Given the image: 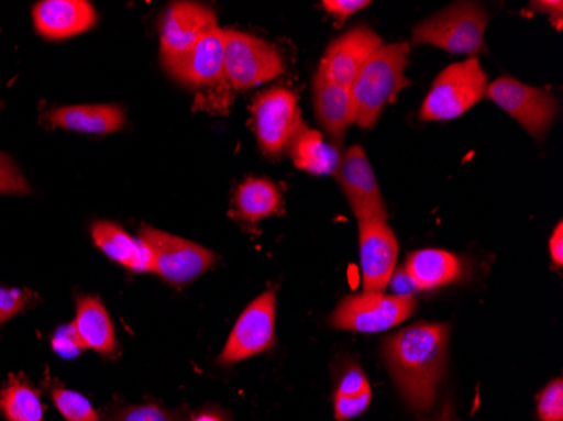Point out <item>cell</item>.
<instances>
[{
	"mask_svg": "<svg viewBox=\"0 0 563 421\" xmlns=\"http://www.w3.org/2000/svg\"><path fill=\"white\" fill-rule=\"evenodd\" d=\"M107 421H183V417L157 405H126L110 411Z\"/></svg>",
	"mask_w": 563,
	"mask_h": 421,
	"instance_id": "cell-27",
	"label": "cell"
},
{
	"mask_svg": "<svg viewBox=\"0 0 563 421\" xmlns=\"http://www.w3.org/2000/svg\"><path fill=\"white\" fill-rule=\"evenodd\" d=\"M534 8L540 11L549 12L550 15H555L556 30H562V2H539Z\"/></svg>",
	"mask_w": 563,
	"mask_h": 421,
	"instance_id": "cell-34",
	"label": "cell"
},
{
	"mask_svg": "<svg viewBox=\"0 0 563 421\" xmlns=\"http://www.w3.org/2000/svg\"><path fill=\"white\" fill-rule=\"evenodd\" d=\"M30 191V184L18 164L0 152V195H27Z\"/></svg>",
	"mask_w": 563,
	"mask_h": 421,
	"instance_id": "cell-29",
	"label": "cell"
},
{
	"mask_svg": "<svg viewBox=\"0 0 563 421\" xmlns=\"http://www.w3.org/2000/svg\"><path fill=\"white\" fill-rule=\"evenodd\" d=\"M486 97L517 119L534 139H542L555 120L556 103L549 91L528 87L509 76L488 85Z\"/></svg>",
	"mask_w": 563,
	"mask_h": 421,
	"instance_id": "cell-10",
	"label": "cell"
},
{
	"mask_svg": "<svg viewBox=\"0 0 563 421\" xmlns=\"http://www.w3.org/2000/svg\"><path fill=\"white\" fill-rule=\"evenodd\" d=\"M449 325L420 322L391 335L383 356L401 398L410 410L429 413L444 378Z\"/></svg>",
	"mask_w": 563,
	"mask_h": 421,
	"instance_id": "cell-1",
	"label": "cell"
},
{
	"mask_svg": "<svg viewBox=\"0 0 563 421\" xmlns=\"http://www.w3.org/2000/svg\"><path fill=\"white\" fill-rule=\"evenodd\" d=\"M463 274V263L454 253L426 248L408 256L405 275L419 290H433L457 280Z\"/></svg>",
	"mask_w": 563,
	"mask_h": 421,
	"instance_id": "cell-19",
	"label": "cell"
},
{
	"mask_svg": "<svg viewBox=\"0 0 563 421\" xmlns=\"http://www.w3.org/2000/svg\"><path fill=\"white\" fill-rule=\"evenodd\" d=\"M372 397V386L362 367L350 364L341 373L334 391V418L336 421H347L360 417L368 410Z\"/></svg>",
	"mask_w": 563,
	"mask_h": 421,
	"instance_id": "cell-23",
	"label": "cell"
},
{
	"mask_svg": "<svg viewBox=\"0 0 563 421\" xmlns=\"http://www.w3.org/2000/svg\"><path fill=\"white\" fill-rule=\"evenodd\" d=\"M416 299L410 293H362L346 297L332 312L331 325L343 331L375 334L407 321L416 312Z\"/></svg>",
	"mask_w": 563,
	"mask_h": 421,
	"instance_id": "cell-7",
	"label": "cell"
},
{
	"mask_svg": "<svg viewBox=\"0 0 563 421\" xmlns=\"http://www.w3.org/2000/svg\"><path fill=\"white\" fill-rule=\"evenodd\" d=\"M408 53L410 46L407 43L382 46L360 69L350 88L353 122L357 126L372 129L383 107L395 101L397 95L410 85L405 76Z\"/></svg>",
	"mask_w": 563,
	"mask_h": 421,
	"instance_id": "cell-2",
	"label": "cell"
},
{
	"mask_svg": "<svg viewBox=\"0 0 563 421\" xmlns=\"http://www.w3.org/2000/svg\"><path fill=\"white\" fill-rule=\"evenodd\" d=\"M316 112L325 132L341 144L347 125L353 122V101L350 88L329 84L316 76L314 81Z\"/></svg>",
	"mask_w": 563,
	"mask_h": 421,
	"instance_id": "cell-21",
	"label": "cell"
},
{
	"mask_svg": "<svg viewBox=\"0 0 563 421\" xmlns=\"http://www.w3.org/2000/svg\"><path fill=\"white\" fill-rule=\"evenodd\" d=\"M0 411L8 421H44L40 392L18 376H11L0 391Z\"/></svg>",
	"mask_w": 563,
	"mask_h": 421,
	"instance_id": "cell-25",
	"label": "cell"
},
{
	"mask_svg": "<svg viewBox=\"0 0 563 421\" xmlns=\"http://www.w3.org/2000/svg\"><path fill=\"white\" fill-rule=\"evenodd\" d=\"M47 119L58 129L80 134H115L125 125V113L119 104H69L53 110Z\"/></svg>",
	"mask_w": 563,
	"mask_h": 421,
	"instance_id": "cell-17",
	"label": "cell"
},
{
	"mask_svg": "<svg viewBox=\"0 0 563 421\" xmlns=\"http://www.w3.org/2000/svg\"><path fill=\"white\" fill-rule=\"evenodd\" d=\"M53 401L66 421H100L93 405L81 392L56 388L53 391Z\"/></svg>",
	"mask_w": 563,
	"mask_h": 421,
	"instance_id": "cell-26",
	"label": "cell"
},
{
	"mask_svg": "<svg viewBox=\"0 0 563 421\" xmlns=\"http://www.w3.org/2000/svg\"><path fill=\"white\" fill-rule=\"evenodd\" d=\"M338 182L343 188L347 201L357 221H387L388 211L375 174L369 166L366 152L360 145L347 148L344 157H341L336 173Z\"/></svg>",
	"mask_w": 563,
	"mask_h": 421,
	"instance_id": "cell-12",
	"label": "cell"
},
{
	"mask_svg": "<svg viewBox=\"0 0 563 421\" xmlns=\"http://www.w3.org/2000/svg\"><path fill=\"white\" fill-rule=\"evenodd\" d=\"M252 112L258 145L268 157H277L303 125L299 98L287 88H272L258 95Z\"/></svg>",
	"mask_w": 563,
	"mask_h": 421,
	"instance_id": "cell-8",
	"label": "cell"
},
{
	"mask_svg": "<svg viewBox=\"0 0 563 421\" xmlns=\"http://www.w3.org/2000/svg\"><path fill=\"white\" fill-rule=\"evenodd\" d=\"M224 78L236 90H249L275 80L284 71V62L272 44L239 33L223 31Z\"/></svg>",
	"mask_w": 563,
	"mask_h": 421,
	"instance_id": "cell-6",
	"label": "cell"
},
{
	"mask_svg": "<svg viewBox=\"0 0 563 421\" xmlns=\"http://www.w3.org/2000/svg\"><path fill=\"white\" fill-rule=\"evenodd\" d=\"M31 293L21 288H9L0 285V325L11 321L25 307L30 306Z\"/></svg>",
	"mask_w": 563,
	"mask_h": 421,
	"instance_id": "cell-30",
	"label": "cell"
},
{
	"mask_svg": "<svg viewBox=\"0 0 563 421\" xmlns=\"http://www.w3.org/2000/svg\"><path fill=\"white\" fill-rule=\"evenodd\" d=\"M235 206L243 220L257 223L280 213V191L271 180L246 179L236 191Z\"/></svg>",
	"mask_w": 563,
	"mask_h": 421,
	"instance_id": "cell-24",
	"label": "cell"
},
{
	"mask_svg": "<svg viewBox=\"0 0 563 421\" xmlns=\"http://www.w3.org/2000/svg\"><path fill=\"white\" fill-rule=\"evenodd\" d=\"M550 258L555 267L562 268L563 265V224H556L550 239Z\"/></svg>",
	"mask_w": 563,
	"mask_h": 421,
	"instance_id": "cell-33",
	"label": "cell"
},
{
	"mask_svg": "<svg viewBox=\"0 0 563 421\" xmlns=\"http://www.w3.org/2000/svg\"><path fill=\"white\" fill-rule=\"evenodd\" d=\"M398 242L387 221L360 223V268L363 293H383L394 277Z\"/></svg>",
	"mask_w": 563,
	"mask_h": 421,
	"instance_id": "cell-13",
	"label": "cell"
},
{
	"mask_svg": "<svg viewBox=\"0 0 563 421\" xmlns=\"http://www.w3.org/2000/svg\"><path fill=\"white\" fill-rule=\"evenodd\" d=\"M537 413L542 421H563L562 379H553L539 392Z\"/></svg>",
	"mask_w": 563,
	"mask_h": 421,
	"instance_id": "cell-28",
	"label": "cell"
},
{
	"mask_svg": "<svg viewBox=\"0 0 563 421\" xmlns=\"http://www.w3.org/2000/svg\"><path fill=\"white\" fill-rule=\"evenodd\" d=\"M290 157L297 169L306 173L328 176L340 167L341 154L334 145L328 144L319 132L300 126L289 144Z\"/></svg>",
	"mask_w": 563,
	"mask_h": 421,
	"instance_id": "cell-22",
	"label": "cell"
},
{
	"mask_svg": "<svg viewBox=\"0 0 563 421\" xmlns=\"http://www.w3.org/2000/svg\"><path fill=\"white\" fill-rule=\"evenodd\" d=\"M167 71L179 84L188 87H208L224 78V36L218 27L213 33L202 37L188 55L174 63Z\"/></svg>",
	"mask_w": 563,
	"mask_h": 421,
	"instance_id": "cell-16",
	"label": "cell"
},
{
	"mask_svg": "<svg viewBox=\"0 0 563 421\" xmlns=\"http://www.w3.org/2000/svg\"><path fill=\"white\" fill-rule=\"evenodd\" d=\"M382 46V40L372 30L365 25L354 27L328 47L318 76L329 84L351 88L360 69Z\"/></svg>",
	"mask_w": 563,
	"mask_h": 421,
	"instance_id": "cell-14",
	"label": "cell"
},
{
	"mask_svg": "<svg viewBox=\"0 0 563 421\" xmlns=\"http://www.w3.org/2000/svg\"><path fill=\"white\" fill-rule=\"evenodd\" d=\"M217 30V14L207 5L177 2L167 9L161 25V56L166 69Z\"/></svg>",
	"mask_w": 563,
	"mask_h": 421,
	"instance_id": "cell-11",
	"label": "cell"
},
{
	"mask_svg": "<svg viewBox=\"0 0 563 421\" xmlns=\"http://www.w3.org/2000/svg\"><path fill=\"white\" fill-rule=\"evenodd\" d=\"M275 313H277L275 290H267L253 300L243 310L232 334L228 337L220 356V364L230 366L271 350L275 341Z\"/></svg>",
	"mask_w": 563,
	"mask_h": 421,
	"instance_id": "cell-9",
	"label": "cell"
},
{
	"mask_svg": "<svg viewBox=\"0 0 563 421\" xmlns=\"http://www.w3.org/2000/svg\"><path fill=\"white\" fill-rule=\"evenodd\" d=\"M33 19L41 36L59 41L91 30L97 12L87 0H43L34 5Z\"/></svg>",
	"mask_w": 563,
	"mask_h": 421,
	"instance_id": "cell-15",
	"label": "cell"
},
{
	"mask_svg": "<svg viewBox=\"0 0 563 421\" xmlns=\"http://www.w3.org/2000/svg\"><path fill=\"white\" fill-rule=\"evenodd\" d=\"M488 93L486 73L476 58L445 68L423 100L420 119L427 122L457 119Z\"/></svg>",
	"mask_w": 563,
	"mask_h": 421,
	"instance_id": "cell-3",
	"label": "cell"
},
{
	"mask_svg": "<svg viewBox=\"0 0 563 421\" xmlns=\"http://www.w3.org/2000/svg\"><path fill=\"white\" fill-rule=\"evenodd\" d=\"M191 421H227V418L220 413V411H201V413L196 414Z\"/></svg>",
	"mask_w": 563,
	"mask_h": 421,
	"instance_id": "cell-35",
	"label": "cell"
},
{
	"mask_svg": "<svg viewBox=\"0 0 563 421\" xmlns=\"http://www.w3.org/2000/svg\"><path fill=\"white\" fill-rule=\"evenodd\" d=\"M444 421H452V420H444Z\"/></svg>",
	"mask_w": 563,
	"mask_h": 421,
	"instance_id": "cell-36",
	"label": "cell"
},
{
	"mask_svg": "<svg viewBox=\"0 0 563 421\" xmlns=\"http://www.w3.org/2000/svg\"><path fill=\"white\" fill-rule=\"evenodd\" d=\"M85 350L112 356L117 351L115 328L103 303L97 297L85 296L76 303V318L71 322Z\"/></svg>",
	"mask_w": 563,
	"mask_h": 421,
	"instance_id": "cell-18",
	"label": "cell"
},
{
	"mask_svg": "<svg viewBox=\"0 0 563 421\" xmlns=\"http://www.w3.org/2000/svg\"><path fill=\"white\" fill-rule=\"evenodd\" d=\"M486 24L488 15L476 4H455L417 25L413 41L474 56L483 51Z\"/></svg>",
	"mask_w": 563,
	"mask_h": 421,
	"instance_id": "cell-4",
	"label": "cell"
},
{
	"mask_svg": "<svg viewBox=\"0 0 563 421\" xmlns=\"http://www.w3.org/2000/svg\"><path fill=\"white\" fill-rule=\"evenodd\" d=\"M322 5L325 11L336 15L338 24H343L354 12L368 8L369 2H365V0H325Z\"/></svg>",
	"mask_w": 563,
	"mask_h": 421,
	"instance_id": "cell-32",
	"label": "cell"
},
{
	"mask_svg": "<svg viewBox=\"0 0 563 421\" xmlns=\"http://www.w3.org/2000/svg\"><path fill=\"white\" fill-rule=\"evenodd\" d=\"M53 350L62 357H76L85 350L80 339L76 335L73 324L65 325L53 337Z\"/></svg>",
	"mask_w": 563,
	"mask_h": 421,
	"instance_id": "cell-31",
	"label": "cell"
},
{
	"mask_svg": "<svg viewBox=\"0 0 563 421\" xmlns=\"http://www.w3.org/2000/svg\"><path fill=\"white\" fill-rule=\"evenodd\" d=\"M91 239L101 252L122 267L139 274L151 272V253L147 246L141 239H134L117 224L97 221L91 226Z\"/></svg>",
	"mask_w": 563,
	"mask_h": 421,
	"instance_id": "cell-20",
	"label": "cell"
},
{
	"mask_svg": "<svg viewBox=\"0 0 563 421\" xmlns=\"http://www.w3.org/2000/svg\"><path fill=\"white\" fill-rule=\"evenodd\" d=\"M139 239L151 253V274L170 285H185L214 265L213 252L166 231L144 226Z\"/></svg>",
	"mask_w": 563,
	"mask_h": 421,
	"instance_id": "cell-5",
	"label": "cell"
}]
</instances>
